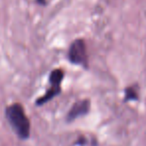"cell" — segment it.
I'll use <instances>...</instances> for the list:
<instances>
[{"instance_id": "obj_6", "label": "cell", "mask_w": 146, "mask_h": 146, "mask_svg": "<svg viewBox=\"0 0 146 146\" xmlns=\"http://www.w3.org/2000/svg\"><path fill=\"white\" fill-rule=\"evenodd\" d=\"M37 1H38L40 4H44V3H45V0H37Z\"/></svg>"}, {"instance_id": "obj_2", "label": "cell", "mask_w": 146, "mask_h": 146, "mask_svg": "<svg viewBox=\"0 0 146 146\" xmlns=\"http://www.w3.org/2000/svg\"><path fill=\"white\" fill-rule=\"evenodd\" d=\"M64 77V72L61 69H54L51 72L49 76V82H50V88L47 90V92L40 97L36 101L37 105H42V104L48 102L52 99L54 96L58 95L61 91V82Z\"/></svg>"}, {"instance_id": "obj_4", "label": "cell", "mask_w": 146, "mask_h": 146, "mask_svg": "<svg viewBox=\"0 0 146 146\" xmlns=\"http://www.w3.org/2000/svg\"><path fill=\"white\" fill-rule=\"evenodd\" d=\"M90 109V101L88 99L79 100V101L75 102L73 104L71 109L69 110L68 114H67L66 120L68 122L75 120L76 118L80 117V116H84L88 113Z\"/></svg>"}, {"instance_id": "obj_5", "label": "cell", "mask_w": 146, "mask_h": 146, "mask_svg": "<svg viewBox=\"0 0 146 146\" xmlns=\"http://www.w3.org/2000/svg\"><path fill=\"white\" fill-rule=\"evenodd\" d=\"M137 99V91L135 88L133 87H128L125 90V100H136Z\"/></svg>"}, {"instance_id": "obj_3", "label": "cell", "mask_w": 146, "mask_h": 146, "mask_svg": "<svg viewBox=\"0 0 146 146\" xmlns=\"http://www.w3.org/2000/svg\"><path fill=\"white\" fill-rule=\"evenodd\" d=\"M68 58L70 60V62L73 63V64L87 67L88 57L84 40L77 39V40L73 41L71 43L68 51Z\"/></svg>"}, {"instance_id": "obj_1", "label": "cell", "mask_w": 146, "mask_h": 146, "mask_svg": "<svg viewBox=\"0 0 146 146\" xmlns=\"http://www.w3.org/2000/svg\"><path fill=\"white\" fill-rule=\"evenodd\" d=\"M6 117L15 133L21 139H27L30 135V122L21 104L14 103L6 108Z\"/></svg>"}]
</instances>
